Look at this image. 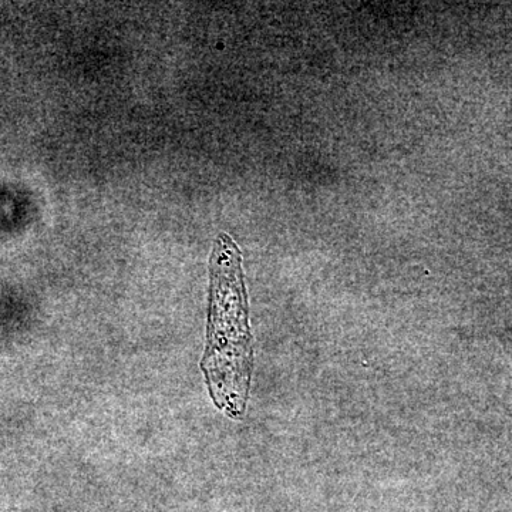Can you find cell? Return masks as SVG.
I'll return each instance as SVG.
<instances>
[{
  "instance_id": "cell-1",
  "label": "cell",
  "mask_w": 512,
  "mask_h": 512,
  "mask_svg": "<svg viewBox=\"0 0 512 512\" xmlns=\"http://www.w3.org/2000/svg\"><path fill=\"white\" fill-rule=\"evenodd\" d=\"M210 275L207 346L201 369L217 409L229 419H242L251 389L254 348L241 251L224 232L212 249Z\"/></svg>"
}]
</instances>
